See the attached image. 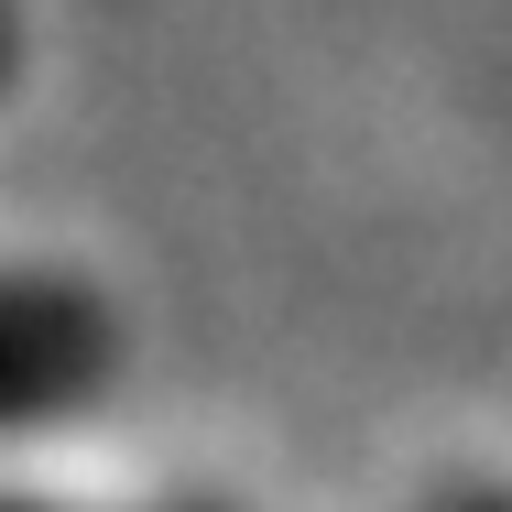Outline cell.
<instances>
[{"mask_svg":"<svg viewBox=\"0 0 512 512\" xmlns=\"http://www.w3.org/2000/svg\"><path fill=\"white\" fill-rule=\"evenodd\" d=\"M120 382V306L77 273H0V436L66 425Z\"/></svg>","mask_w":512,"mask_h":512,"instance_id":"1","label":"cell"},{"mask_svg":"<svg viewBox=\"0 0 512 512\" xmlns=\"http://www.w3.org/2000/svg\"><path fill=\"white\" fill-rule=\"evenodd\" d=\"M186 512H197V502H186Z\"/></svg>","mask_w":512,"mask_h":512,"instance_id":"5","label":"cell"},{"mask_svg":"<svg viewBox=\"0 0 512 512\" xmlns=\"http://www.w3.org/2000/svg\"><path fill=\"white\" fill-rule=\"evenodd\" d=\"M0 512H44V502H0Z\"/></svg>","mask_w":512,"mask_h":512,"instance_id":"4","label":"cell"},{"mask_svg":"<svg viewBox=\"0 0 512 512\" xmlns=\"http://www.w3.org/2000/svg\"><path fill=\"white\" fill-rule=\"evenodd\" d=\"M0 77H11V0H0Z\"/></svg>","mask_w":512,"mask_h":512,"instance_id":"3","label":"cell"},{"mask_svg":"<svg viewBox=\"0 0 512 512\" xmlns=\"http://www.w3.org/2000/svg\"><path fill=\"white\" fill-rule=\"evenodd\" d=\"M414 512H512V491L502 480H447V491H425Z\"/></svg>","mask_w":512,"mask_h":512,"instance_id":"2","label":"cell"}]
</instances>
